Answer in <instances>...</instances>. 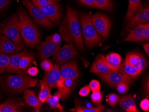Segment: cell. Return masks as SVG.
Segmentation results:
<instances>
[{"label": "cell", "instance_id": "cell-1", "mask_svg": "<svg viewBox=\"0 0 149 112\" xmlns=\"http://www.w3.org/2000/svg\"><path fill=\"white\" fill-rule=\"evenodd\" d=\"M59 35L67 43H72L78 50L84 51L81 25L76 10L67 7L66 15L59 28Z\"/></svg>", "mask_w": 149, "mask_h": 112}, {"label": "cell", "instance_id": "cell-2", "mask_svg": "<svg viewBox=\"0 0 149 112\" xmlns=\"http://www.w3.org/2000/svg\"><path fill=\"white\" fill-rule=\"evenodd\" d=\"M17 12L20 21L22 38L26 46L35 47L38 44L40 39L38 30L24 10L19 9Z\"/></svg>", "mask_w": 149, "mask_h": 112}, {"label": "cell", "instance_id": "cell-3", "mask_svg": "<svg viewBox=\"0 0 149 112\" xmlns=\"http://www.w3.org/2000/svg\"><path fill=\"white\" fill-rule=\"evenodd\" d=\"M80 24L86 47L92 48L100 45L102 38L96 31L91 20V15L85 13L79 14Z\"/></svg>", "mask_w": 149, "mask_h": 112}, {"label": "cell", "instance_id": "cell-4", "mask_svg": "<svg viewBox=\"0 0 149 112\" xmlns=\"http://www.w3.org/2000/svg\"><path fill=\"white\" fill-rule=\"evenodd\" d=\"M0 34L5 35L22 48L24 47L19 18L15 14L7 19L0 26Z\"/></svg>", "mask_w": 149, "mask_h": 112}, {"label": "cell", "instance_id": "cell-5", "mask_svg": "<svg viewBox=\"0 0 149 112\" xmlns=\"http://www.w3.org/2000/svg\"><path fill=\"white\" fill-rule=\"evenodd\" d=\"M37 81L28 76L10 75L6 80V83L10 90L15 93H21L23 90L36 86Z\"/></svg>", "mask_w": 149, "mask_h": 112}, {"label": "cell", "instance_id": "cell-6", "mask_svg": "<svg viewBox=\"0 0 149 112\" xmlns=\"http://www.w3.org/2000/svg\"><path fill=\"white\" fill-rule=\"evenodd\" d=\"M92 24L98 35L104 39L108 38L110 32L111 23L107 16L100 13L91 15Z\"/></svg>", "mask_w": 149, "mask_h": 112}, {"label": "cell", "instance_id": "cell-7", "mask_svg": "<svg viewBox=\"0 0 149 112\" xmlns=\"http://www.w3.org/2000/svg\"><path fill=\"white\" fill-rule=\"evenodd\" d=\"M97 74L104 81L112 86L115 87L120 83H125L128 85L131 84L134 81V77L128 76L120 70L118 71H113L107 74L97 73Z\"/></svg>", "mask_w": 149, "mask_h": 112}, {"label": "cell", "instance_id": "cell-8", "mask_svg": "<svg viewBox=\"0 0 149 112\" xmlns=\"http://www.w3.org/2000/svg\"><path fill=\"white\" fill-rule=\"evenodd\" d=\"M79 56V53L72 43L66 44L59 48L54 55L53 61L56 64L61 65Z\"/></svg>", "mask_w": 149, "mask_h": 112}, {"label": "cell", "instance_id": "cell-9", "mask_svg": "<svg viewBox=\"0 0 149 112\" xmlns=\"http://www.w3.org/2000/svg\"><path fill=\"white\" fill-rule=\"evenodd\" d=\"M22 1L29 11L31 15L35 19V22L46 28H50L53 26L52 22L47 19L30 0H22Z\"/></svg>", "mask_w": 149, "mask_h": 112}, {"label": "cell", "instance_id": "cell-10", "mask_svg": "<svg viewBox=\"0 0 149 112\" xmlns=\"http://www.w3.org/2000/svg\"><path fill=\"white\" fill-rule=\"evenodd\" d=\"M42 14L50 21L58 24L61 18L62 11L60 6L58 3H53L44 6H38Z\"/></svg>", "mask_w": 149, "mask_h": 112}, {"label": "cell", "instance_id": "cell-11", "mask_svg": "<svg viewBox=\"0 0 149 112\" xmlns=\"http://www.w3.org/2000/svg\"><path fill=\"white\" fill-rule=\"evenodd\" d=\"M149 22V6H146L141 10L134 15L127 21L126 30L134 28L136 26L146 24Z\"/></svg>", "mask_w": 149, "mask_h": 112}, {"label": "cell", "instance_id": "cell-12", "mask_svg": "<svg viewBox=\"0 0 149 112\" xmlns=\"http://www.w3.org/2000/svg\"><path fill=\"white\" fill-rule=\"evenodd\" d=\"M31 55L30 53L26 51L18 52L9 57V62L6 70L10 72L16 73L19 76L25 75V72L20 68L19 63L21 58L24 56Z\"/></svg>", "mask_w": 149, "mask_h": 112}, {"label": "cell", "instance_id": "cell-13", "mask_svg": "<svg viewBox=\"0 0 149 112\" xmlns=\"http://www.w3.org/2000/svg\"><path fill=\"white\" fill-rule=\"evenodd\" d=\"M60 45L61 43H56L50 41L42 42L38 49L39 57L44 60L54 55L60 48Z\"/></svg>", "mask_w": 149, "mask_h": 112}, {"label": "cell", "instance_id": "cell-14", "mask_svg": "<svg viewBox=\"0 0 149 112\" xmlns=\"http://www.w3.org/2000/svg\"><path fill=\"white\" fill-rule=\"evenodd\" d=\"M125 61L141 72L146 70L148 65L145 58L139 53H128Z\"/></svg>", "mask_w": 149, "mask_h": 112}, {"label": "cell", "instance_id": "cell-15", "mask_svg": "<svg viewBox=\"0 0 149 112\" xmlns=\"http://www.w3.org/2000/svg\"><path fill=\"white\" fill-rule=\"evenodd\" d=\"M60 76L63 80L66 79H77L79 75L77 64L74 61H72L62 65L59 68Z\"/></svg>", "mask_w": 149, "mask_h": 112}, {"label": "cell", "instance_id": "cell-16", "mask_svg": "<svg viewBox=\"0 0 149 112\" xmlns=\"http://www.w3.org/2000/svg\"><path fill=\"white\" fill-rule=\"evenodd\" d=\"M23 48L5 35H0V54H12L19 51Z\"/></svg>", "mask_w": 149, "mask_h": 112}, {"label": "cell", "instance_id": "cell-17", "mask_svg": "<svg viewBox=\"0 0 149 112\" xmlns=\"http://www.w3.org/2000/svg\"><path fill=\"white\" fill-rule=\"evenodd\" d=\"M61 78L59 67L56 64L50 71L45 72L44 78L41 81L51 88H56L57 82Z\"/></svg>", "mask_w": 149, "mask_h": 112}, {"label": "cell", "instance_id": "cell-18", "mask_svg": "<svg viewBox=\"0 0 149 112\" xmlns=\"http://www.w3.org/2000/svg\"><path fill=\"white\" fill-rule=\"evenodd\" d=\"M112 71L105 61V57L102 55H99L96 58L90 69V72L96 74H107Z\"/></svg>", "mask_w": 149, "mask_h": 112}, {"label": "cell", "instance_id": "cell-19", "mask_svg": "<svg viewBox=\"0 0 149 112\" xmlns=\"http://www.w3.org/2000/svg\"><path fill=\"white\" fill-rule=\"evenodd\" d=\"M145 24L139 25L134 27L132 30H127L130 31L129 34L126 38L120 42H141L146 41L145 38L144 31Z\"/></svg>", "mask_w": 149, "mask_h": 112}, {"label": "cell", "instance_id": "cell-20", "mask_svg": "<svg viewBox=\"0 0 149 112\" xmlns=\"http://www.w3.org/2000/svg\"><path fill=\"white\" fill-rule=\"evenodd\" d=\"M23 97L26 103L35 109L36 112H40L42 103L40 102L33 91L29 89H25L24 91Z\"/></svg>", "mask_w": 149, "mask_h": 112}, {"label": "cell", "instance_id": "cell-21", "mask_svg": "<svg viewBox=\"0 0 149 112\" xmlns=\"http://www.w3.org/2000/svg\"><path fill=\"white\" fill-rule=\"evenodd\" d=\"M119 103L121 108L126 112H138L134 97L131 95H125L120 97Z\"/></svg>", "mask_w": 149, "mask_h": 112}, {"label": "cell", "instance_id": "cell-22", "mask_svg": "<svg viewBox=\"0 0 149 112\" xmlns=\"http://www.w3.org/2000/svg\"><path fill=\"white\" fill-rule=\"evenodd\" d=\"M105 61L112 71H120L121 67V58L117 53H111L105 57Z\"/></svg>", "mask_w": 149, "mask_h": 112}, {"label": "cell", "instance_id": "cell-23", "mask_svg": "<svg viewBox=\"0 0 149 112\" xmlns=\"http://www.w3.org/2000/svg\"><path fill=\"white\" fill-rule=\"evenodd\" d=\"M24 105L25 104L22 102L7 101L0 105V112H20L19 109Z\"/></svg>", "mask_w": 149, "mask_h": 112}, {"label": "cell", "instance_id": "cell-24", "mask_svg": "<svg viewBox=\"0 0 149 112\" xmlns=\"http://www.w3.org/2000/svg\"><path fill=\"white\" fill-rule=\"evenodd\" d=\"M143 8L141 0H129L128 10L125 17V20L126 21L129 20L134 15Z\"/></svg>", "mask_w": 149, "mask_h": 112}, {"label": "cell", "instance_id": "cell-25", "mask_svg": "<svg viewBox=\"0 0 149 112\" xmlns=\"http://www.w3.org/2000/svg\"><path fill=\"white\" fill-rule=\"evenodd\" d=\"M75 104L74 107L70 109L72 112H100L104 109V106L101 104H99L96 107H84L79 104L77 99L75 100Z\"/></svg>", "mask_w": 149, "mask_h": 112}, {"label": "cell", "instance_id": "cell-26", "mask_svg": "<svg viewBox=\"0 0 149 112\" xmlns=\"http://www.w3.org/2000/svg\"><path fill=\"white\" fill-rule=\"evenodd\" d=\"M114 4L112 0H95L94 8L107 11H112L113 9Z\"/></svg>", "mask_w": 149, "mask_h": 112}, {"label": "cell", "instance_id": "cell-27", "mask_svg": "<svg viewBox=\"0 0 149 112\" xmlns=\"http://www.w3.org/2000/svg\"><path fill=\"white\" fill-rule=\"evenodd\" d=\"M120 69L122 72H123L124 73L127 74L128 76L130 77H137L138 75H139L142 72H141L139 70L137 69V68L134 67L132 65L130 64L129 63H127V62L125 61L123 64L122 66H121Z\"/></svg>", "mask_w": 149, "mask_h": 112}, {"label": "cell", "instance_id": "cell-28", "mask_svg": "<svg viewBox=\"0 0 149 112\" xmlns=\"http://www.w3.org/2000/svg\"><path fill=\"white\" fill-rule=\"evenodd\" d=\"M40 90L38 95V99L42 103H44L47 101V99L51 94V88L47 84L40 81Z\"/></svg>", "mask_w": 149, "mask_h": 112}, {"label": "cell", "instance_id": "cell-29", "mask_svg": "<svg viewBox=\"0 0 149 112\" xmlns=\"http://www.w3.org/2000/svg\"><path fill=\"white\" fill-rule=\"evenodd\" d=\"M35 61V58L31 55L24 56L20 61L19 67L23 71L28 70Z\"/></svg>", "mask_w": 149, "mask_h": 112}, {"label": "cell", "instance_id": "cell-30", "mask_svg": "<svg viewBox=\"0 0 149 112\" xmlns=\"http://www.w3.org/2000/svg\"><path fill=\"white\" fill-rule=\"evenodd\" d=\"M9 62V56L5 54H0V74L6 69Z\"/></svg>", "mask_w": 149, "mask_h": 112}, {"label": "cell", "instance_id": "cell-31", "mask_svg": "<svg viewBox=\"0 0 149 112\" xmlns=\"http://www.w3.org/2000/svg\"><path fill=\"white\" fill-rule=\"evenodd\" d=\"M52 96L50 94L48 97L47 99V103L52 108L56 109H58L61 112H64L63 110V107L62 106V105L59 104L58 102H55L52 100Z\"/></svg>", "mask_w": 149, "mask_h": 112}, {"label": "cell", "instance_id": "cell-32", "mask_svg": "<svg viewBox=\"0 0 149 112\" xmlns=\"http://www.w3.org/2000/svg\"><path fill=\"white\" fill-rule=\"evenodd\" d=\"M120 97L118 95L115 93H110L107 97L108 103L111 106H116L119 102Z\"/></svg>", "mask_w": 149, "mask_h": 112}, {"label": "cell", "instance_id": "cell-33", "mask_svg": "<svg viewBox=\"0 0 149 112\" xmlns=\"http://www.w3.org/2000/svg\"><path fill=\"white\" fill-rule=\"evenodd\" d=\"M72 90V89L66 87L64 86V85L62 87L58 88V92L60 93V95H61L60 98L62 100H64L66 98L68 97L69 94L71 93Z\"/></svg>", "mask_w": 149, "mask_h": 112}, {"label": "cell", "instance_id": "cell-34", "mask_svg": "<svg viewBox=\"0 0 149 112\" xmlns=\"http://www.w3.org/2000/svg\"><path fill=\"white\" fill-rule=\"evenodd\" d=\"M91 100L95 103H100L103 99V95L100 91L93 92L91 94Z\"/></svg>", "mask_w": 149, "mask_h": 112}, {"label": "cell", "instance_id": "cell-35", "mask_svg": "<svg viewBox=\"0 0 149 112\" xmlns=\"http://www.w3.org/2000/svg\"><path fill=\"white\" fill-rule=\"evenodd\" d=\"M53 66L54 65H53L52 62L50 60H47V58L42 60L41 63V67L45 71V72L50 71Z\"/></svg>", "mask_w": 149, "mask_h": 112}, {"label": "cell", "instance_id": "cell-36", "mask_svg": "<svg viewBox=\"0 0 149 112\" xmlns=\"http://www.w3.org/2000/svg\"><path fill=\"white\" fill-rule=\"evenodd\" d=\"M115 87L117 88V91L119 93L121 94H125L129 89L128 84L125 83H120L116 85Z\"/></svg>", "mask_w": 149, "mask_h": 112}, {"label": "cell", "instance_id": "cell-37", "mask_svg": "<svg viewBox=\"0 0 149 112\" xmlns=\"http://www.w3.org/2000/svg\"><path fill=\"white\" fill-rule=\"evenodd\" d=\"M62 39V38L61 37L60 35L58 34H55L46 37L45 40L50 41L56 43H61Z\"/></svg>", "mask_w": 149, "mask_h": 112}, {"label": "cell", "instance_id": "cell-38", "mask_svg": "<svg viewBox=\"0 0 149 112\" xmlns=\"http://www.w3.org/2000/svg\"><path fill=\"white\" fill-rule=\"evenodd\" d=\"M31 2L36 6H44L50 4H53V3H56L53 2L51 0H31Z\"/></svg>", "mask_w": 149, "mask_h": 112}, {"label": "cell", "instance_id": "cell-39", "mask_svg": "<svg viewBox=\"0 0 149 112\" xmlns=\"http://www.w3.org/2000/svg\"><path fill=\"white\" fill-rule=\"evenodd\" d=\"M89 87L92 92L100 91V86L99 82L97 80H93L89 83Z\"/></svg>", "mask_w": 149, "mask_h": 112}, {"label": "cell", "instance_id": "cell-40", "mask_svg": "<svg viewBox=\"0 0 149 112\" xmlns=\"http://www.w3.org/2000/svg\"><path fill=\"white\" fill-rule=\"evenodd\" d=\"M90 89L89 85H85L79 91V95L81 97H84L88 96L90 93Z\"/></svg>", "mask_w": 149, "mask_h": 112}, {"label": "cell", "instance_id": "cell-41", "mask_svg": "<svg viewBox=\"0 0 149 112\" xmlns=\"http://www.w3.org/2000/svg\"><path fill=\"white\" fill-rule=\"evenodd\" d=\"M63 83L65 87L72 89L74 87L75 81L74 79L68 78L63 80Z\"/></svg>", "mask_w": 149, "mask_h": 112}, {"label": "cell", "instance_id": "cell-42", "mask_svg": "<svg viewBox=\"0 0 149 112\" xmlns=\"http://www.w3.org/2000/svg\"><path fill=\"white\" fill-rule=\"evenodd\" d=\"M140 107L141 109L145 111H148L149 110V101L147 99H144L141 102Z\"/></svg>", "mask_w": 149, "mask_h": 112}, {"label": "cell", "instance_id": "cell-43", "mask_svg": "<svg viewBox=\"0 0 149 112\" xmlns=\"http://www.w3.org/2000/svg\"><path fill=\"white\" fill-rule=\"evenodd\" d=\"M81 4L87 6L88 7L94 8V4L95 0H78Z\"/></svg>", "mask_w": 149, "mask_h": 112}, {"label": "cell", "instance_id": "cell-44", "mask_svg": "<svg viewBox=\"0 0 149 112\" xmlns=\"http://www.w3.org/2000/svg\"><path fill=\"white\" fill-rule=\"evenodd\" d=\"M38 70L37 67H30L27 70V73L30 76L32 77H34V76H36L38 73Z\"/></svg>", "mask_w": 149, "mask_h": 112}, {"label": "cell", "instance_id": "cell-45", "mask_svg": "<svg viewBox=\"0 0 149 112\" xmlns=\"http://www.w3.org/2000/svg\"><path fill=\"white\" fill-rule=\"evenodd\" d=\"M145 38L146 41L149 40V23L145 24L144 31Z\"/></svg>", "mask_w": 149, "mask_h": 112}, {"label": "cell", "instance_id": "cell-46", "mask_svg": "<svg viewBox=\"0 0 149 112\" xmlns=\"http://www.w3.org/2000/svg\"><path fill=\"white\" fill-rule=\"evenodd\" d=\"M10 3V0H0V11L6 8Z\"/></svg>", "mask_w": 149, "mask_h": 112}, {"label": "cell", "instance_id": "cell-47", "mask_svg": "<svg viewBox=\"0 0 149 112\" xmlns=\"http://www.w3.org/2000/svg\"><path fill=\"white\" fill-rule=\"evenodd\" d=\"M52 100L56 102H58L59 99L61 98V95L58 92H56L54 96H52Z\"/></svg>", "mask_w": 149, "mask_h": 112}, {"label": "cell", "instance_id": "cell-48", "mask_svg": "<svg viewBox=\"0 0 149 112\" xmlns=\"http://www.w3.org/2000/svg\"><path fill=\"white\" fill-rule=\"evenodd\" d=\"M149 79H147V81L145 83L144 85V89L145 91L146 94H147L148 95L149 93Z\"/></svg>", "mask_w": 149, "mask_h": 112}, {"label": "cell", "instance_id": "cell-49", "mask_svg": "<svg viewBox=\"0 0 149 112\" xmlns=\"http://www.w3.org/2000/svg\"><path fill=\"white\" fill-rule=\"evenodd\" d=\"M143 48L145 51L146 52L148 56L149 55V44L148 43H146L143 45Z\"/></svg>", "mask_w": 149, "mask_h": 112}, {"label": "cell", "instance_id": "cell-50", "mask_svg": "<svg viewBox=\"0 0 149 112\" xmlns=\"http://www.w3.org/2000/svg\"><path fill=\"white\" fill-rule=\"evenodd\" d=\"M51 1H52L53 2H55V3H57V2L59 1L60 0H51Z\"/></svg>", "mask_w": 149, "mask_h": 112}]
</instances>
